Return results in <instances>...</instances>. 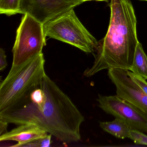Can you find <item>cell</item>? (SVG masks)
Masks as SVG:
<instances>
[{
    "label": "cell",
    "mask_w": 147,
    "mask_h": 147,
    "mask_svg": "<svg viewBox=\"0 0 147 147\" xmlns=\"http://www.w3.org/2000/svg\"><path fill=\"white\" fill-rule=\"evenodd\" d=\"M40 87L44 100L35 104L25 99L11 109L0 112V119L8 123L36 125L65 143L81 140L80 127L85 118L70 98L48 75Z\"/></svg>",
    "instance_id": "6da1fadb"
},
{
    "label": "cell",
    "mask_w": 147,
    "mask_h": 147,
    "mask_svg": "<svg viewBox=\"0 0 147 147\" xmlns=\"http://www.w3.org/2000/svg\"><path fill=\"white\" fill-rule=\"evenodd\" d=\"M111 17L105 37L98 42L92 53L94 61L84 71L90 77L104 69L121 68L130 70L139 42L137 20L130 0H110Z\"/></svg>",
    "instance_id": "7a4b0ae2"
},
{
    "label": "cell",
    "mask_w": 147,
    "mask_h": 147,
    "mask_svg": "<svg viewBox=\"0 0 147 147\" xmlns=\"http://www.w3.org/2000/svg\"><path fill=\"white\" fill-rule=\"evenodd\" d=\"M42 53L12 72L0 85V112L21 104L39 88L45 74Z\"/></svg>",
    "instance_id": "3957f363"
},
{
    "label": "cell",
    "mask_w": 147,
    "mask_h": 147,
    "mask_svg": "<svg viewBox=\"0 0 147 147\" xmlns=\"http://www.w3.org/2000/svg\"><path fill=\"white\" fill-rule=\"evenodd\" d=\"M45 36L71 45L87 53L94 51L98 41L82 24L74 9L43 25Z\"/></svg>",
    "instance_id": "277c9868"
},
{
    "label": "cell",
    "mask_w": 147,
    "mask_h": 147,
    "mask_svg": "<svg viewBox=\"0 0 147 147\" xmlns=\"http://www.w3.org/2000/svg\"><path fill=\"white\" fill-rule=\"evenodd\" d=\"M45 45L43 25L29 14H24L16 33L12 49V65L10 72L42 53L43 48Z\"/></svg>",
    "instance_id": "5b68a950"
},
{
    "label": "cell",
    "mask_w": 147,
    "mask_h": 147,
    "mask_svg": "<svg viewBox=\"0 0 147 147\" xmlns=\"http://www.w3.org/2000/svg\"><path fill=\"white\" fill-rule=\"evenodd\" d=\"M99 107L105 112L126 122L132 128L147 132V114L138 107L117 95L98 94Z\"/></svg>",
    "instance_id": "8992f818"
},
{
    "label": "cell",
    "mask_w": 147,
    "mask_h": 147,
    "mask_svg": "<svg viewBox=\"0 0 147 147\" xmlns=\"http://www.w3.org/2000/svg\"><path fill=\"white\" fill-rule=\"evenodd\" d=\"M79 5L69 0H20V13H26L45 24Z\"/></svg>",
    "instance_id": "52a82bcc"
},
{
    "label": "cell",
    "mask_w": 147,
    "mask_h": 147,
    "mask_svg": "<svg viewBox=\"0 0 147 147\" xmlns=\"http://www.w3.org/2000/svg\"><path fill=\"white\" fill-rule=\"evenodd\" d=\"M108 77L116 86L117 95L136 106L147 114V94L121 68L108 69Z\"/></svg>",
    "instance_id": "ba28073f"
},
{
    "label": "cell",
    "mask_w": 147,
    "mask_h": 147,
    "mask_svg": "<svg viewBox=\"0 0 147 147\" xmlns=\"http://www.w3.org/2000/svg\"><path fill=\"white\" fill-rule=\"evenodd\" d=\"M48 133L46 131L36 125L24 124L13 129L11 131L0 135V141H16L18 144L13 145L12 147H23L26 144L47 136Z\"/></svg>",
    "instance_id": "9c48e42d"
},
{
    "label": "cell",
    "mask_w": 147,
    "mask_h": 147,
    "mask_svg": "<svg viewBox=\"0 0 147 147\" xmlns=\"http://www.w3.org/2000/svg\"><path fill=\"white\" fill-rule=\"evenodd\" d=\"M100 126L105 131L121 139L129 138L132 129L126 122L117 118L111 122H100Z\"/></svg>",
    "instance_id": "30bf717a"
},
{
    "label": "cell",
    "mask_w": 147,
    "mask_h": 147,
    "mask_svg": "<svg viewBox=\"0 0 147 147\" xmlns=\"http://www.w3.org/2000/svg\"><path fill=\"white\" fill-rule=\"evenodd\" d=\"M130 71L147 80V55L139 42L136 48L133 64Z\"/></svg>",
    "instance_id": "8fae6325"
},
{
    "label": "cell",
    "mask_w": 147,
    "mask_h": 147,
    "mask_svg": "<svg viewBox=\"0 0 147 147\" xmlns=\"http://www.w3.org/2000/svg\"><path fill=\"white\" fill-rule=\"evenodd\" d=\"M20 0H0V13L10 16L20 13Z\"/></svg>",
    "instance_id": "7c38bea8"
},
{
    "label": "cell",
    "mask_w": 147,
    "mask_h": 147,
    "mask_svg": "<svg viewBox=\"0 0 147 147\" xmlns=\"http://www.w3.org/2000/svg\"><path fill=\"white\" fill-rule=\"evenodd\" d=\"M51 134H48L44 138H38L32 142L26 144L23 147H49L52 143Z\"/></svg>",
    "instance_id": "4fadbf2b"
},
{
    "label": "cell",
    "mask_w": 147,
    "mask_h": 147,
    "mask_svg": "<svg viewBox=\"0 0 147 147\" xmlns=\"http://www.w3.org/2000/svg\"><path fill=\"white\" fill-rule=\"evenodd\" d=\"M129 138L133 140L136 144L147 145V136L140 131L131 130Z\"/></svg>",
    "instance_id": "5bb4252c"
},
{
    "label": "cell",
    "mask_w": 147,
    "mask_h": 147,
    "mask_svg": "<svg viewBox=\"0 0 147 147\" xmlns=\"http://www.w3.org/2000/svg\"><path fill=\"white\" fill-rule=\"evenodd\" d=\"M127 74L131 77L141 89L147 94V82L146 80L140 76L133 74L130 70H127Z\"/></svg>",
    "instance_id": "9a60e30c"
},
{
    "label": "cell",
    "mask_w": 147,
    "mask_h": 147,
    "mask_svg": "<svg viewBox=\"0 0 147 147\" xmlns=\"http://www.w3.org/2000/svg\"><path fill=\"white\" fill-rule=\"evenodd\" d=\"M6 55L5 50L3 49H0V71L4 70L7 66Z\"/></svg>",
    "instance_id": "2e32d148"
},
{
    "label": "cell",
    "mask_w": 147,
    "mask_h": 147,
    "mask_svg": "<svg viewBox=\"0 0 147 147\" xmlns=\"http://www.w3.org/2000/svg\"><path fill=\"white\" fill-rule=\"evenodd\" d=\"M8 123L0 119V135L7 132Z\"/></svg>",
    "instance_id": "e0dca14e"
},
{
    "label": "cell",
    "mask_w": 147,
    "mask_h": 147,
    "mask_svg": "<svg viewBox=\"0 0 147 147\" xmlns=\"http://www.w3.org/2000/svg\"><path fill=\"white\" fill-rule=\"evenodd\" d=\"M70 1H73V2H75L76 4H78L79 5H81V4L84 2L83 0H69Z\"/></svg>",
    "instance_id": "ac0fdd59"
},
{
    "label": "cell",
    "mask_w": 147,
    "mask_h": 147,
    "mask_svg": "<svg viewBox=\"0 0 147 147\" xmlns=\"http://www.w3.org/2000/svg\"><path fill=\"white\" fill-rule=\"evenodd\" d=\"M84 2L85 1H107V0H83Z\"/></svg>",
    "instance_id": "d6986e66"
},
{
    "label": "cell",
    "mask_w": 147,
    "mask_h": 147,
    "mask_svg": "<svg viewBox=\"0 0 147 147\" xmlns=\"http://www.w3.org/2000/svg\"><path fill=\"white\" fill-rule=\"evenodd\" d=\"M140 1H147V0H140Z\"/></svg>",
    "instance_id": "ffe728a7"
}]
</instances>
